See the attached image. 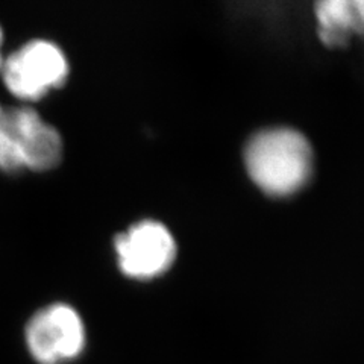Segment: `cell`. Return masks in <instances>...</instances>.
Segmentation results:
<instances>
[{"label": "cell", "instance_id": "obj_1", "mask_svg": "<svg viewBox=\"0 0 364 364\" xmlns=\"http://www.w3.org/2000/svg\"><path fill=\"white\" fill-rule=\"evenodd\" d=\"M245 161L255 184L273 196L298 191L313 172L309 140L290 128H273L254 135L247 143Z\"/></svg>", "mask_w": 364, "mask_h": 364}, {"label": "cell", "instance_id": "obj_2", "mask_svg": "<svg viewBox=\"0 0 364 364\" xmlns=\"http://www.w3.org/2000/svg\"><path fill=\"white\" fill-rule=\"evenodd\" d=\"M60 131L32 107L6 108L0 128V170L6 173L49 172L63 159Z\"/></svg>", "mask_w": 364, "mask_h": 364}, {"label": "cell", "instance_id": "obj_3", "mask_svg": "<svg viewBox=\"0 0 364 364\" xmlns=\"http://www.w3.org/2000/svg\"><path fill=\"white\" fill-rule=\"evenodd\" d=\"M0 73L11 95L36 102L61 88L70 75L64 50L50 40L36 38L4 60Z\"/></svg>", "mask_w": 364, "mask_h": 364}, {"label": "cell", "instance_id": "obj_4", "mask_svg": "<svg viewBox=\"0 0 364 364\" xmlns=\"http://www.w3.org/2000/svg\"><path fill=\"white\" fill-rule=\"evenodd\" d=\"M25 341L31 357L38 364L72 363L85 349V323L72 305L49 304L28 321Z\"/></svg>", "mask_w": 364, "mask_h": 364}, {"label": "cell", "instance_id": "obj_5", "mask_svg": "<svg viewBox=\"0 0 364 364\" xmlns=\"http://www.w3.org/2000/svg\"><path fill=\"white\" fill-rule=\"evenodd\" d=\"M119 267L129 278L149 279L161 275L176 257L172 234L161 223L144 220L114 240Z\"/></svg>", "mask_w": 364, "mask_h": 364}, {"label": "cell", "instance_id": "obj_6", "mask_svg": "<svg viewBox=\"0 0 364 364\" xmlns=\"http://www.w3.org/2000/svg\"><path fill=\"white\" fill-rule=\"evenodd\" d=\"M318 36L326 46H343L364 33V0H325L316 5Z\"/></svg>", "mask_w": 364, "mask_h": 364}, {"label": "cell", "instance_id": "obj_7", "mask_svg": "<svg viewBox=\"0 0 364 364\" xmlns=\"http://www.w3.org/2000/svg\"><path fill=\"white\" fill-rule=\"evenodd\" d=\"M2 44H4V29H2V25H0V68H2V64H4V56H2Z\"/></svg>", "mask_w": 364, "mask_h": 364}, {"label": "cell", "instance_id": "obj_8", "mask_svg": "<svg viewBox=\"0 0 364 364\" xmlns=\"http://www.w3.org/2000/svg\"><path fill=\"white\" fill-rule=\"evenodd\" d=\"M5 109L2 105H0V128H2V123H4V117H5Z\"/></svg>", "mask_w": 364, "mask_h": 364}]
</instances>
